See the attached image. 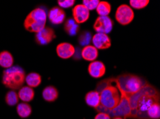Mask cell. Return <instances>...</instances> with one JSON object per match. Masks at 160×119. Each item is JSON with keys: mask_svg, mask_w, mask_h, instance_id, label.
<instances>
[{"mask_svg": "<svg viewBox=\"0 0 160 119\" xmlns=\"http://www.w3.org/2000/svg\"><path fill=\"white\" fill-rule=\"evenodd\" d=\"M127 97L132 109V118H148L147 111L154 103L159 102V91L148 83L137 94Z\"/></svg>", "mask_w": 160, "mask_h": 119, "instance_id": "6da1fadb", "label": "cell"}, {"mask_svg": "<svg viewBox=\"0 0 160 119\" xmlns=\"http://www.w3.org/2000/svg\"><path fill=\"white\" fill-rule=\"evenodd\" d=\"M96 91L100 94L101 105L96 109L99 112L105 113L118 106L121 99V94L113 81V78L101 81L98 84Z\"/></svg>", "mask_w": 160, "mask_h": 119, "instance_id": "7a4b0ae2", "label": "cell"}, {"mask_svg": "<svg viewBox=\"0 0 160 119\" xmlns=\"http://www.w3.org/2000/svg\"><path fill=\"white\" fill-rule=\"evenodd\" d=\"M116 84L127 96L137 94L142 89L147 82L134 74H125L114 78Z\"/></svg>", "mask_w": 160, "mask_h": 119, "instance_id": "3957f363", "label": "cell"}, {"mask_svg": "<svg viewBox=\"0 0 160 119\" xmlns=\"http://www.w3.org/2000/svg\"><path fill=\"white\" fill-rule=\"evenodd\" d=\"M25 70L19 66H12L3 71L2 84L7 88L17 90L22 87L25 82Z\"/></svg>", "mask_w": 160, "mask_h": 119, "instance_id": "277c9868", "label": "cell"}, {"mask_svg": "<svg viewBox=\"0 0 160 119\" xmlns=\"http://www.w3.org/2000/svg\"><path fill=\"white\" fill-rule=\"evenodd\" d=\"M47 13L44 9L35 8L27 16L24 26L30 32L38 33L45 27Z\"/></svg>", "mask_w": 160, "mask_h": 119, "instance_id": "5b68a950", "label": "cell"}, {"mask_svg": "<svg viewBox=\"0 0 160 119\" xmlns=\"http://www.w3.org/2000/svg\"><path fill=\"white\" fill-rule=\"evenodd\" d=\"M113 81H114V78H113ZM114 83L116 84L115 81ZM116 85L117 86L118 89L119 90L121 94L120 101L116 108L111 111H106L105 113L108 114L110 116V117H111V116H113V117H122L123 119L132 117V109H131L129 101H128V97L122 91V90L119 88V86L116 84Z\"/></svg>", "mask_w": 160, "mask_h": 119, "instance_id": "8992f818", "label": "cell"}, {"mask_svg": "<svg viewBox=\"0 0 160 119\" xmlns=\"http://www.w3.org/2000/svg\"><path fill=\"white\" fill-rule=\"evenodd\" d=\"M115 18L116 21L122 25H128L134 18V11L127 4H122L117 8Z\"/></svg>", "mask_w": 160, "mask_h": 119, "instance_id": "52a82bcc", "label": "cell"}, {"mask_svg": "<svg viewBox=\"0 0 160 119\" xmlns=\"http://www.w3.org/2000/svg\"><path fill=\"white\" fill-rule=\"evenodd\" d=\"M113 21L108 16H98L93 24V29L96 32L107 34L113 29Z\"/></svg>", "mask_w": 160, "mask_h": 119, "instance_id": "ba28073f", "label": "cell"}, {"mask_svg": "<svg viewBox=\"0 0 160 119\" xmlns=\"http://www.w3.org/2000/svg\"><path fill=\"white\" fill-rule=\"evenodd\" d=\"M56 38L54 30L50 27H45L42 30L35 34V42L39 45H47Z\"/></svg>", "mask_w": 160, "mask_h": 119, "instance_id": "9c48e42d", "label": "cell"}, {"mask_svg": "<svg viewBox=\"0 0 160 119\" xmlns=\"http://www.w3.org/2000/svg\"><path fill=\"white\" fill-rule=\"evenodd\" d=\"M72 16L78 24L84 23L89 18L90 11L83 4H77L72 9Z\"/></svg>", "mask_w": 160, "mask_h": 119, "instance_id": "30bf717a", "label": "cell"}, {"mask_svg": "<svg viewBox=\"0 0 160 119\" xmlns=\"http://www.w3.org/2000/svg\"><path fill=\"white\" fill-rule=\"evenodd\" d=\"M93 47L97 49H107L111 46V40L107 34L102 33H97L92 37Z\"/></svg>", "mask_w": 160, "mask_h": 119, "instance_id": "8fae6325", "label": "cell"}, {"mask_svg": "<svg viewBox=\"0 0 160 119\" xmlns=\"http://www.w3.org/2000/svg\"><path fill=\"white\" fill-rule=\"evenodd\" d=\"M56 52L60 58L62 59H68L75 54L76 48L71 43L62 42L57 46Z\"/></svg>", "mask_w": 160, "mask_h": 119, "instance_id": "7c38bea8", "label": "cell"}, {"mask_svg": "<svg viewBox=\"0 0 160 119\" xmlns=\"http://www.w3.org/2000/svg\"><path fill=\"white\" fill-rule=\"evenodd\" d=\"M48 16L50 22L57 25L64 22L66 14L62 8H60L59 7H54L50 9Z\"/></svg>", "mask_w": 160, "mask_h": 119, "instance_id": "4fadbf2b", "label": "cell"}, {"mask_svg": "<svg viewBox=\"0 0 160 119\" xmlns=\"http://www.w3.org/2000/svg\"><path fill=\"white\" fill-rule=\"evenodd\" d=\"M88 73L95 79L102 77L106 74V66L100 61H93L88 66Z\"/></svg>", "mask_w": 160, "mask_h": 119, "instance_id": "5bb4252c", "label": "cell"}, {"mask_svg": "<svg viewBox=\"0 0 160 119\" xmlns=\"http://www.w3.org/2000/svg\"><path fill=\"white\" fill-rule=\"evenodd\" d=\"M81 56L83 59L88 62H93L97 59L98 56V49L93 46L88 45L83 48L81 52Z\"/></svg>", "mask_w": 160, "mask_h": 119, "instance_id": "9a60e30c", "label": "cell"}, {"mask_svg": "<svg viewBox=\"0 0 160 119\" xmlns=\"http://www.w3.org/2000/svg\"><path fill=\"white\" fill-rule=\"evenodd\" d=\"M85 100L87 105H88L91 107L98 108L101 105L100 101V94L97 91H92L86 94Z\"/></svg>", "mask_w": 160, "mask_h": 119, "instance_id": "2e32d148", "label": "cell"}, {"mask_svg": "<svg viewBox=\"0 0 160 119\" xmlns=\"http://www.w3.org/2000/svg\"><path fill=\"white\" fill-rule=\"evenodd\" d=\"M19 99L22 101L23 102H30L32 101L35 96V91L32 88L29 86H22L19 89L18 93Z\"/></svg>", "mask_w": 160, "mask_h": 119, "instance_id": "e0dca14e", "label": "cell"}, {"mask_svg": "<svg viewBox=\"0 0 160 119\" xmlns=\"http://www.w3.org/2000/svg\"><path fill=\"white\" fill-rule=\"evenodd\" d=\"M64 30L69 36H76L80 30V26L72 18H69L65 21Z\"/></svg>", "mask_w": 160, "mask_h": 119, "instance_id": "ac0fdd59", "label": "cell"}, {"mask_svg": "<svg viewBox=\"0 0 160 119\" xmlns=\"http://www.w3.org/2000/svg\"><path fill=\"white\" fill-rule=\"evenodd\" d=\"M42 97L48 102L55 101L58 97V91L55 86H48L43 89Z\"/></svg>", "mask_w": 160, "mask_h": 119, "instance_id": "d6986e66", "label": "cell"}, {"mask_svg": "<svg viewBox=\"0 0 160 119\" xmlns=\"http://www.w3.org/2000/svg\"><path fill=\"white\" fill-rule=\"evenodd\" d=\"M14 64V58L10 52L7 51H3L0 52V66L9 69L12 67Z\"/></svg>", "mask_w": 160, "mask_h": 119, "instance_id": "ffe728a7", "label": "cell"}, {"mask_svg": "<svg viewBox=\"0 0 160 119\" xmlns=\"http://www.w3.org/2000/svg\"><path fill=\"white\" fill-rule=\"evenodd\" d=\"M25 82L28 86L30 88H36L40 86L42 82V77L38 73H30L25 77Z\"/></svg>", "mask_w": 160, "mask_h": 119, "instance_id": "44dd1931", "label": "cell"}, {"mask_svg": "<svg viewBox=\"0 0 160 119\" xmlns=\"http://www.w3.org/2000/svg\"><path fill=\"white\" fill-rule=\"evenodd\" d=\"M17 112L21 118H28L32 113V107L27 103H19L17 106Z\"/></svg>", "mask_w": 160, "mask_h": 119, "instance_id": "7402d4cb", "label": "cell"}, {"mask_svg": "<svg viewBox=\"0 0 160 119\" xmlns=\"http://www.w3.org/2000/svg\"><path fill=\"white\" fill-rule=\"evenodd\" d=\"M96 11L101 16H108L111 10V5L108 2H100L96 7Z\"/></svg>", "mask_w": 160, "mask_h": 119, "instance_id": "603a6c76", "label": "cell"}, {"mask_svg": "<svg viewBox=\"0 0 160 119\" xmlns=\"http://www.w3.org/2000/svg\"><path fill=\"white\" fill-rule=\"evenodd\" d=\"M148 118L159 119L160 118V105L159 102H156L147 111Z\"/></svg>", "mask_w": 160, "mask_h": 119, "instance_id": "cb8c5ba5", "label": "cell"}, {"mask_svg": "<svg viewBox=\"0 0 160 119\" xmlns=\"http://www.w3.org/2000/svg\"><path fill=\"white\" fill-rule=\"evenodd\" d=\"M92 34L88 31H83L78 36L79 44L83 47L88 46L92 41Z\"/></svg>", "mask_w": 160, "mask_h": 119, "instance_id": "d4e9b609", "label": "cell"}, {"mask_svg": "<svg viewBox=\"0 0 160 119\" xmlns=\"http://www.w3.org/2000/svg\"><path fill=\"white\" fill-rule=\"evenodd\" d=\"M5 101L10 106L17 105L19 101V96L18 93H16L13 90L7 92L5 96Z\"/></svg>", "mask_w": 160, "mask_h": 119, "instance_id": "484cf974", "label": "cell"}, {"mask_svg": "<svg viewBox=\"0 0 160 119\" xmlns=\"http://www.w3.org/2000/svg\"><path fill=\"white\" fill-rule=\"evenodd\" d=\"M129 3L133 8L141 9L146 7L149 4V0H131Z\"/></svg>", "mask_w": 160, "mask_h": 119, "instance_id": "4316f807", "label": "cell"}, {"mask_svg": "<svg viewBox=\"0 0 160 119\" xmlns=\"http://www.w3.org/2000/svg\"><path fill=\"white\" fill-rule=\"evenodd\" d=\"M99 2L98 0H83V4L90 11L96 9Z\"/></svg>", "mask_w": 160, "mask_h": 119, "instance_id": "83f0119b", "label": "cell"}, {"mask_svg": "<svg viewBox=\"0 0 160 119\" xmlns=\"http://www.w3.org/2000/svg\"><path fill=\"white\" fill-rule=\"evenodd\" d=\"M75 2H76L75 0H58V4L62 8L68 9L73 6Z\"/></svg>", "mask_w": 160, "mask_h": 119, "instance_id": "f1b7e54d", "label": "cell"}, {"mask_svg": "<svg viewBox=\"0 0 160 119\" xmlns=\"http://www.w3.org/2000/svg\"><path fill=\"white\" fill-rule=\"evenodd\" d=\"M94 119H111L110 116L108 114L103 113V112H99Z\"/></svg>", "mask_w": 160, "mask_h": 119, "instance_id": "f546056e", "label": "cell"}, {"mask_svg": "<svg viewBox=\"0 0 160 119\" xmlns=\"http://www.w3.org/2000/svg\"><path fill=\"white\" fill-rule=\"evenodd\" d=\"M113 119H123V118L122 117H113Z\"/></svg>", "mask_w": 160, "mask_h": 119, "instance_id": "4dcf8cb0", "label": "cell"}]
</instances>
